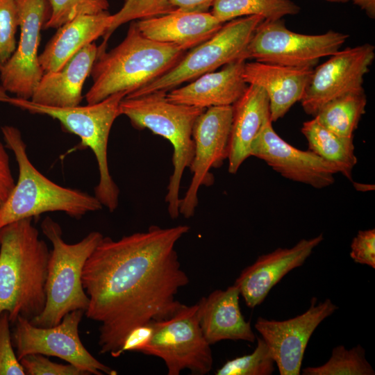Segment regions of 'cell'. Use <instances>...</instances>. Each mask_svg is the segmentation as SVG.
<instances>
[{
  "mask_svg": "<svg viewBox=\"0 0 375 375\" xmlns=\"http://www.w3.org/2000/svg\"><path fill=\"white\" fill-rule=\"evenodd\" d=\"M32 219L0 228V314L6 312L10 324L19 317L31 321L46 303L50 251Z\"/></svg>",
  "mask_w": 375,
  "mask_h": 375,
  "instance_id": "obj_2",
  "label": "cell"
},
{
  "mask_svg": "<svg viewBox=\"0 0 375 375\" xmlns=\"http://www.w3.org/2000/svg\"><path fill=\"white\" fill-rule=\"evenodd\" d=\"M263 20L260 15H251L224 23L210 38L186 53L170 70L126 97L167 92L235 60L244 59L249 41Z\"/></svg>",
  "mask_w": 375,
  "mask_h": 375,
  "instance_id": "obj_8",
  "label": "cell"
},
{
  "mask_svg": "<svg viewBox=\"0 0 375 375\" xmlns=\"http://www.w3.org/2000/svg\"><path fill=\"white\" fill-rule=\"evenodd\" d=\"M134 21L146 38L174 44L185 51L208 40L224 24L209 12H186L177 10L166 15Z\"/></svg>",
  "mask_w": 375,
  "mask_h": 375,
  "instance_id": "obj_22",
  "label": "cell"
},
{
  "mask_svg": "<svg viewBox=\"0 0 375 375\" xmlns=\"http://www.w3.org/2000/svg\"><path fill=\"white\" fill-rule=\"evenodd\" d=\"M82 310L72 311L53 326L40 327L19 317L12 333L13 346L19 360L31 353L59 358L88 374H117L116 371L96 359L84 347L78 326L84 315Z\"/></svg>",
  "mask_w": 375,
  "mask_h": 375,
  "instance_id": "obj_11",
  "label": "cell"
},
{
  "mask_svg": "<svg viewBox=\"0 0 375 375\" xmlns=\"http://www.w3.org/2000/svg\"><path fill=\"white\" fill-rule=\"evenodd\" d=\"M18 27L15 0H0V72L16 49Z\"/></svg>",
  "mask_w": 375,
  "mask_h": 375,
  "instance_id": "obj_32",
  "label": "cell"
},
{
  "mask_svg": "<svg viewBox=\"0 0 375 375\" xmlns=\"http://www.w3.org/2000/svg\"><path fill=\"white\" fill-rule=\"evenodd\" d=\"M350 257L355 262L375 268V229L359 231L350 245Z\"/></svg>",
  "mask_w": 375,
  "mask_h": 375,
  "instance_id": "obj_35",
  "label": "cell"
},
{
  "mask_svg": "<svg viewBox=\"0 0 375 375\" xmlns=\"http://www.w3.org/2000/svg\"><path fill=\"white\" fill-rule=\"evenodd\" d=\"M324 240L322 233L301 239L291 248H278L260 256L244 268L234 283L246 305L253 308L260 305L272 288L288 273L301 267L313 249Z\"/></svg>",
  "mask_w": 375,
  "mask_h": 375,
  "instance_id": "obj_17",
  "label": "cell"
},
{
  "mask_svg": "<svg viewBox=\"0 0 375 375\" xmlns=\"http://www.w3.org/2000/svg\"><path fill=\"white\" fill-rule=\"evenodd\" d=\"M338 309V306L329 299L317 303V298L312 297L309 308L294 317L283 321L261 317L257 319L255 328L269 347L281 375L300 374L311 335Z\"/></svg>",
  "mask_w": 375,
  "mask_h": 375,
  "instance_id": "obj_14",
  "label": "cell"
},
{
  "mask_svg": "<svg viewBox=\"0 0 375 375\" xmlns=\"http://www.w3.org/2000/svg\"><path fill=\"white\" fill-rule=\"evenodd\" d=\"M325 1H329V2L346 3L349 0H325Z\"/></svg>",
  "mask_w": 375,
  "mask_h": 375,
  "instance_id": "obj_41",
  "label": "cell"
},
{
  "mask_svg": "<svg viewBox=\"0 0 375 375\" xmlns=\"http://www.w3.org/2000/svg\"><path fill=\"white\" fill-rule=\"evenodd\" d=\"M313 69L254 61L245 62L243 78L248 85L261 87L269 102L270 119L283 117L303 96Z\"/></svg>",
  "mask_w": 375,
  "mask_h": 375,
  "instance_id": "obj_19",
  "label": "cell"
},
{
  "mask_svg": "<svg viewBox=\"0 0 375 375\" xmlns=\"http://www.w3.org/2000/svg\"><path fill=\"white\" fill-rule=\"evenodd\" d=\"M189 231L187 225H153L117 240L102 238L82 273L89 297L84 314L99 323L100 353L120 356L132 330L169 318L181 307L176 294L189 278L175 246Z\"/></svg>",
  "mask_w": 375,
  "mask_h": 375,
  "instance_id": "obj_1",
  "label": "cell"
},
{
  "mask_svg": "<svg viewBox=\"0 0 375 375\" xmlns=\"http://www.w3.org/2000/svg\"><path fill=\"white\" fill-rule=\"evenodd\" d=\"M126 95V92H120L96 103L60 108L9 97L0 88V102L8 103L32 114L44 115L57 119L65 131L81 139L82 148H90L92 151L99 173L94 196L110 212L115 211L118 206L119 189L110 173L108 143L112 126L120 115V103Z\"/></svg>",
  "mask_w": 375,
  "mask_h": 375,
  "instance_id": "obj_6",
  "label": "cell"
},
{
  "mask_svg": "<svg viewBox=\"0 0 375 375\" xmlns=\"http://www.w3.org/2000/svg\"><path fill=\"white\" fill-rule=\"evenodd\" d=\"M353 3L364 10L371 18H375V0H351Z\"/></svg>",
  "mask_w": 375,
  "mask_h": 375,
  "instance_id": "obj_39",
  "label": "cell"
},
{
  "mask_svg": "<svg viewBox=\"0 0 375 375\" xmlns=\"http://www.w3.org/2000/svg\"><path fill=\"white\" fill-rule=\"evenodd\" d=\"M211 14L220 22L244 16L260 15L276 20L298 14L301 8L291 0H214Z\"/></svg>",
  "mask_w": 375,
  "mask_h": 375,
  "instance_id": "obj_27",
  "label": "cell"
},
{
  "mask_svg": "<svg viewBox=\"0 0 375 375\" xmlns=\"http://www.w3.org/2000/svg\"><path fill=\"white\" fill-rule=\"evenodd\" d=\"M232 117V106H214L205 109L195 121L192 129L194 151L189 167L192 177L179 201V214L185 218L194 215L200 187L214 183L210 169L220 167L228 158Z\"/></svg>",
  "mask_w": 375,
  "mask_h": 375,
  "instance_id": "obj_12",
  "label": "cell"
},
{
  "mask_svg": "<svg viewBox=\"0 0 375 375\" xmlns=\"http://www.w3.org/2000/svg\"><path fill=\"white\" fill-rule=\"evenodd\" d=\"M105 49L99 47L90 72L93 83L85 94L88 104L139 89L170 70L187 51L176 44L146 38L135 21H131L120 44L108 52Z\"/></svg>",
  "mask_w": 375,
  "mask_h": 375,
  "instance_id": "obj_3",
  "label": "cell"
},
{
  "mask_svg": "<svg viewBox=\"0 0 375 375\" xmlns=\"http://www.w3.org/2000/svg\"><path fill=\"white\" fill-rule=\"evenodd\" d=\"M10 322L6 312L0 314V375H24V369L14 351Z\"/></svg>",
  "mask_w": 375,
  "mask_h": 375,
  "instance_id": "obj_33",
  "label": "cell"
},
{
  "mask_svg": "<svg viewBox=\"0 0 375 375\" xmlns=\"http://www.w3.org/2000/svg\"><path fill=\"white\" fill-rule=\"evenodd\" d=\"M303 375H374L375 372L365 358L364 348L358 344L348 349L338 345L332 350L324 365L302 369Z\"/></svg>",
  "mask_w": 375,
  "mask_h": 375,
  "instance_id": "obj_28",
  "label": "cell"
},
{
  "mask_svg": "<svg viewBox=\"0 0 375 375\" xmlns=\"http://www.w3.org/2000/svg\"><path fill=\"white\" fill-rule=\"evenodd\" d=\"M152 323L153 337L141 353L161 358L168 375L184 369L199 375L210 372L212 354L199 324L197 303L183 304L170 317Z\"/></svg>",
  "mask_w": 375,
  "mask_h": 375,
  "instance_id": "obj_9",
  "label": "cell"
},
{
  "mask_svg": "<svg viewBox=\"0 0 375 375\" xmlns=\"http://www.w3.org/2000/svg\"><path fill=\"white\" fill-rule=\"evenodd\" d=\"M356 190L362 192L370 191L374 190V185L371 184L360 183L357 182L353 183Z\"/></svg>",
  "mask_w": 375,
  "mask_h": 375,
  "instance_id": "obj_40",
  "label": "cell"
},
{
  "mask_svg": "<svg viewBox=\"0 0 375 375\" xmlns=\"http://www.w3.org/2000/svg\"><path fill=\"white\" fill-rule=\"evenodd\" d=\"M28 375H88L77 367L68 363L62 365L51 361L46 356L28 354L19 360Z\"/></svg>",
  "mask_w": 375,
  "mask_h": 375,
  "instance_id": "obj_34",
  "label": "cell"
},
{
  "mask_svg": "<svg viewBox=\"0 0 375 375\" xmlns=\"http://www.w3.org/2000/svg\"><path fill=\"white\" fill-rule=\"evenodd\" d=\"M51 14L43 30L58 28L74 18L108 11V0H49Z\"/></svg>",
  "mask_w": 375,
  "mask_h": 375,
  "instance_id": "obj_31",
  "label": "cell"
},
{
  "mask_svg": "<svg viewBox=\"0 0 375 375\" xmlns=\"http://www.w3.org/2000/svg\"><path fill=\"white\" fill-rule=\"evenodd\" d=\"M166 93L154 92L137 97L126 96L120 103L119 113L127 117L135 128H147L172 144L174 169L165 200L170 217L176 219L180 215L181 179L194 156L193 126L205 109L171 102L167 99Z\"/></svg>",
  "mask_w": 375,
  "mask_h": 375,
  "instance_id": "obj_5",
  "label": "cell"
},
{
  "mask_svg": "<svg viewBox=\"0 0 375 375\" xmlns=\"http://www.w3.org/2000/svg\"><path fill=\"white\" fill-rule=\"evenodd\" d=\"M367 97L364 89L334 98L317 111L314 118L324 128L342 137H353L365 113Z\"/></svg>",
  "mask_w": 375,
  "mask_h": 375,
  "instance_id": "obj_26",
  "label": "cell"
},
{
  "mask_svg": "<svg viewBox=\"0 0 375 375\" xmlns=\"http://www.w3.org/2000/svg\"><path fill=\"white\" fill-rule=\"evenodd\" d=\"M275 362L269 347L262 338H257L253 351L226 361L216 375H270L274 372Z\"/></svg>",
  "mask_w": 375,
  "mask_h": 375,
  "instance_id": "obj_29",
  "label": "cell"
},
{
  "mask_svg": "<svg viewBox=\"0 0 375 375\" xmlns=\"http://www.w3.org/2000/svg\"><path fill=\"white\" fill-rule=\"evenodd\" d=\"M228 142V172L235 174L251 156V147L263 124L270 119L268 97L261 87L248 85L242 96L233 104Z\"/></svg>",
  "mask_w": 375,
  "mask_h": 375,
  "instance_id": "obj_23",
  "label": "cell"
},
{
  "mask_svg": "<svg viewBox=\"0 0 375 375\" xmlns=\"http://www.w3.org/2000/svg\"><path fill=\"white\" fill-rule=\"evenodd\" d=\"M41 228L52 249L48 262L45 306L31 322L40 327H51L72 311L86 310L89 297L82 283L83 269L103 235L92 231L76 243H67L60 224L49 217L42 220Z\"/></svg>",
  "mask_w": 375,
  "mask_h": 375,
  "instance_id": "obj_7",
  "label": "cell"
},
{
  "mask_svg": "<svg viewBox=\"0 0 375 375\" xmlns=\"http://www.w3.org/2000/svg\"><path fill=\"white\" fill-rule=\"evenodd\" d=\"M374 50L368 43L339 50L313 69L300 101L305 112L315 117L330 100L362 89L364 76L375 58Z\"/></svg>",
  "mask_w": 375,
  "mask_h": 375,
  "instance_id": "obj_15",
  "label": "cell"
},
{
  "mask_svg": "<svg viewBox=\"0 0 375 375\" xmlns=\"http://www.w3.org/2000/svg\"><path fill=\"white\" fill-rule=\"evenodd\" d=\"M349 35L328 31L306 35L288 29L282 19L262 21L256 27L244 59L292 67L312 68L320 58L338 51Z\"/></svg>",
  "mask_w": 375,
  "mask_h": 375,
  "instance_id": "obj_10",
  "label": "cell"
},
{
  "mask_svg": "<svg viewBox=\"0 0 375 375\" xmlns=\"http://www.w3.org/2000/svg\"><path fill=\"white\" fill-rule=\"evenodd\" d=\"M20 38L10 59L0 72L1 87L23 99H31L44 72L39 61L40 33L51 14L49 0H15Z\"/></svg>",
  "mask_w": 375,
  "mask_h": 375,
  "instance_id": "obj_13",
  "label": "cell"
},
{
  "mask_svg": "<svg viewBox=\"0 0 375 375\" xmlns=\"http://www.w3.org/2000/svg\"><path fill=\"white\" fill-rule=\"evenodd\" d=\"M251 156L262 160L283 177L322 189L334 183L336 167L310 150L294 147L274 131L272 122L263 124L251 147Z\"/></svg>",
  "mask_w": 375,
  "mask_h": 375,
  "instance_id": "obj_16",
  "label": "cell"
},
{
  "mask_svg": "<svg viewBox=\"0 0 375 375\" xmlns=\"http://www.w3.org/2000/svg\"><path fill=\"white\" fill-rule=\"evenodd\" d=\"M176 10L167 0H125L122 8L112 15L102 44H106L111 34L126 22L166 15Z\"/></svg>",
  "mask_w": 375,
  "mask_h": 375,
  "instance_id": "obj_30",
  "label": "cell"
},
{
  "mask_svg": "<svg viewBox=\"0 0 375 375\" xmlns=\"http://www.w3.org/2000/svg\"><path fill=\"white\" fill-rule=\"evenodd\" d=\"M99 54V47L90 43L79 50L60 70L44 73L31 98L34 103L67 108L80 105L86 78Z\"/></svg>",
  "mask_w": 375,
  "mask_h": 375,
  "instance_id": "obj_21",
  "label": "cell"
},
{
  "mask_svg": "<svg viewBox=\"0 0 375 375\" xmlns=\"http://www.w3.org/2000/svg\"><path fill=\"white\" fill-rule=\"evenodd\" d=\"M177 10L186 12H206L214 0H167Z\"/></svg>",
  "mask_w": 375,
  "mask_h": 375,
  "instance_id": "obj_38",
  "label": "cell"
},
{
  "mask_svg": "<svg viewBox=\"0 0 375 375\" xmlns=\"http://www.w3.org/2000/svg\"><path fill=\"white\" fill-rule=\"evenodd\" d=\"M301 131L308 141V150L352 181V171L358 161L353 137L340 136L324 128L315 118L303 122Z\"/></svg>",
  "mask_w": 375,
  "mask_h": 375,
  "instance_id": "obj_25",
  "label": "cell"
},
{
  "mask_svg": "<svg viewBox=\"0 0 375 375\" xmlns=\"http://www.w3.org/2000/svg\"><path fill=\"white\" fill-rule=\"evenodd\" d=\"M111 17L108 11L80 15L58 28L39 55L44 73L60 70L83 47L103 37Z\"/></svg>",
  "mask_w": 375,
  "mask_h": 375,
  "instance_id": "obj_24",
  "label": "cell"
},
{
  "mask_svg": "<svg viewBox=\"0 0 375 375\" xmlns=\"http://www.w3.org/2000/svg\"><path fill=\"white\" fill-rule=\"evenodd\" d=\"M6 147L14 153L18 178L0 209V228L12 222L39 217L48 212H62L80 219L103 206L95 196L61 186L40 173L29 160L20 131L12 126L1 128Z\"/></svg>",
  "mask_w": 375,
  "mask_h": 375,
  "instance_id": "obj_4",
  "label": "cell"
},
{
  "mask_svg": "<svg viewBox=\"0 0 375 375\" xmlns=\"http://www.w3.org/2000/svg\"><path fill=\"white\" fill-rule=\"evenodd\" d=\"M15 184L8 154L6 147L0 141V209L10 194Z\"/></svg>",
  "mask_w": 375,
  "mask_h": 375,
  "instance_id": "obj_37",
  "label": "cell"
},
{
  "mask_svg": "<svg viewBox=\"0 0 375 375\" xmlns=\"http://www.w3.org/2000/svg\"><path fill=\"white\" fill-rule=\"evenodd\" d=\"M153 331L154 328L152 322L132 330L123 342L120 350V356L126 351L141 353L150 342Z\"/></svg>",
  "mask_w": 375,
  "mask_h": 375,
  "instance_id": "obj_36",
  "label": "cell"
},
{
  "mask_svg": "<svg viewBox=\"0 0 375 375\" xmlns=\"http://www.w3.org/2000/svg\"><path fill=\"white\" fill-rule=\"evenodd\" d=\"M246 60L238 59L219 71L203 74L185 86L166 93L171 102L206 109L233 105L244 93L248 84L243 78Z\"/></svg>",
  "mask_w": 375,
  "mask_h": 375,
  "instance_id": "obj_18",
  "label": "cell"
},
{
  "mask_svg": "<svg viewBox=\"0 0 375 375\" xmlns=\"http://www.w3.org/2000/svg\"><path fill=\"white\" fill-rule=\"evenodd\" d=\"M240 291L233 285L226 290H216L197 303L203 334L210 344L222 340H243L254 342L251 323L242 315Z\"/></svg>",
  "mask_w": 375,
  "mask_h": 375,
  "instance_id": "obj_20",
  "label": "cell"
}]
</instances>
